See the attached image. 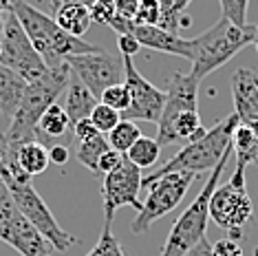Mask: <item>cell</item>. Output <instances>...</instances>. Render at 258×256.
I'll use <instances>...</instances> for the list:
<instances>
[{"label":"cell","instance_id":"cell-1","mask_svg":"<svg viewBox=\"0 0 258 256\" xmlns=\"http://www.w3.org/2000/svg\"><path fill=\"white\" fill-rule=\"evenodd\" d=\"M71 80V69L64 62L55 69H49L42 78L27 84L22 102L16 115L9 119V128L3 133L9 148H18L22 144L38 142V121L46 113V108L53 106L57 97L67 91Z\"/></svg>","mask_w":258,"mask_h":256},{"label":"cell","instance_id":"cell-2","mask_svg":"<svg viewBox=\"0 0 258 256\" xmlns=\"http://www.w3.org/2000/svg\"><path fill=\"white\" fill-rule=\"evenodd\" d=\"M0 174H3V179H5V183H7L11 197H14V203L18 206V210L25 214V219L29 223L46 238V243H49L55 252H67V249H71L75 243H78V238L73 234H69L55 221L53 212L49 210L44 199L38 195V190L33 188L31 177L18 166L16 155L11 148H9V155L5 157V161H0Z\"/></svg>","mask_w":258,"mask_h":256},{"label":"cell","instance_id":"cell-3","mask_svg":"<svg viewBox=\"0 0 258 256\" xmlns=\"http://www.w3.org/2000/svg\"><path fill=\"white\" fill-rule=\"evenodd\" d=\"M11 11L20 20L31 44L36 46V51L42 55V60L46 62L49 69L64 64L69 55H82V53H95V51H99L97 44L84 42L82 38H73L71 33H67L55 22V18H51L49 14L36 9L27 0H14Z\"/></svg>","mask_w":258,"mask_h":256},{"label":"cell","instance_id":"cell-4","mask_svg":"<svg viewBox=\"0 0 258 256\" xmlns=\"http://www.w3.org/2000/svg\"><path fill=\"white\" fill-rule=\"evenodd\" d=\"M236 126H238L236 115L234 113L227 115L214 128H210L201 139L185 144L177 155H172L159 168H155L148 177H144L142 188H150V183H155L157 179H161L163 174L170 172H195V174L212 172L221 164L223 157L232 150V135Z\"/></svg>","mask_w":258,"mask_h":256},{"label":"cell","instance_id":"cell-5","mask_svg":"<svg viewBox=\"0 0 258 256\" xmlns=\"http://www.w3.org/2000/svg\"><path fill=\"white\" fill-rule=\"evenodd\" d=\"M256 40V25L247 27H236L230 20L221 18L216 25H212L208 31L201 36L192 38V69L190 75L197 78L199 82L205 80L210 73L227 64L236 53L245 49V46L254 44Z\"/></svg>","mask_w":258,"mask_h":256},{"label":"cell","instance_id":"cell-6","mask_svg":"<svg viewBox=\"0 0 258 256\" xmlns=\"http://www.w3.org/2000/svg\"><path fill=\"white\" fill-rule=\"evenodd\" d=\"M234 153V148L221 159V164L210 172V177L205 179V185L199 192V197L190 206L183 210V214L174 221L172 230L166 238L161 247L159 256H185L197 243H201L205 238V232H208V221H210V199H212L216 185H219L223 170H225L227 161Z\"/></svg>","mask_w":258,"mask_h":256},{"label":"cell","instance_id":"cell-7","mask_svg":"<svg viewBox=\"0 0 258 256\" xmlns=\"http://www.w3.org/2000/svg\"><path fill=\"white\" fill-rule=\"evenodd\" d=\"M245 164L236 161L232 179L216 185L210 199V219L227 232H243V228L254 219V203L245 188Z\"/></svg>","mask_w":258,"mask_h":256},{"label":"cell","instance_id":"cell-8","mask_svg":"<svg viewBox=\"0 0 258 256\" xmlns=\"http://www.w3.org/2000/svg\"><path fill=\"white\" fill-rule=\"evenodd\" d=\"M199 177L195 172H170L150 183V192L144 201L142 212L133 221V232L135 234H144L150 230L155 221L163 219L166 214L177 210V206L185 199L187 190H190L192 181Z\"/></svg>","mask_w":258,"mask_h":256},{"label":"cell","instance_id":"cell-9","mask_svg":"<svg viewBox=\"0 0 258 256\" xmlns=\"http://www.w3.org/2000/svg\"><path fill=\"white\" fill-rule=\"evenodd\" d=\"M0 64L18 73L27 82H33L49 71L46 62L31 44L14 11H7V20H5V31L0 38Z\"/></svg>","mask_w":258,"mask_h":256},{"label":"cell","instance_id":"cell-10","mask_svg":"<svg viewBox=\"0 0 258 256\" xmlns=\"http://www.w3.org/2000/svg\"><path fill=\"white\" fill-rule=\"evenodd\" d=\"M64 62L69 64L71 73L97 100L102 97V93L106 89L124 82V57L110 55L104 49L95 51V53L69 55Z\"/></svg>","mask_w":258,"mask_h":256},{"label":"cell","instance_id":"cell-11","mask_svg":"<svg viewBox=\"0 0 258 256\" xmlns=\"http://www.w3.org/2000/svg\"><path fill=\"white\" fill-rule=\"evenodd\" d=\"M124 84L128 89V95H131V106H128L126 113H121V119L159 124L163 106H166V91L150 84L137 71L133 57H124Z\"/></svg>","mask_w":258,"mask_h":256},{"label":"cell","instance_id":"cell-12","mask_svg":"<svg viewBox=\"0 0 258 256\" xmlns=\"http://www.w3.org/2000/svg\"><path fill=\"white\" fill-rule=\"evenodd\" d=\"M142 170L135 164L126 159L115 168L113 172H108L102 179V195H104V223L110 225L117 208L131 206L137 212H142L144 201H139V190H142Z\"/></svg>","mask_w":258,"mask_h":256},{"label":"cell","instance_id":"cell-13","mask_svg":"<svg viewBox=\"0 0 258 256\" xmlns=\"http://www.w3.org/2000/svg\"><path fill=\"white\" fill-rule=\"evenodd\" d=\"M117 36L121 33H128L137 40L142 46L152 51H161V53L168 55H177V57H185L190 60L192 57V44L190 40L177 36V33H170L166 29L157 27V25H135L133 20H124L119 16H115V20L108 25Z\"/></svg>","mask_w":258,"mask_h":256},{"label":"cell","instance_id":"cell-14","mask_svg":"<svg viewBox=\"0 0 258 256\" xmlns=\"http://www.w3.org/2000/svg\"><path fill=\"white\" fill-rule=\"evenodd\" d=\"M234 115L240 124L258 128V75L251 69H236L232 75Z\"/></svg>","mask_w":258,"mask_h":256},{"label":"cell","instance_id":"cell-15","mask_svg":"<svg viewBox=\"0 0 258 256\" xmlns=\"http://www.w3.org/2000/svg\"><path fill=\"white\" fill-rule=\"evenodd\" d=\"M0 241H5L22 256H51V252H53V247L46 243V238L29 223L20 210L14 214V219L9 221V225L0 234Z\"/></svg>","mask_w":258,"mask_h":256},{"label":"cell","instance_id":"cell-16","mask_svg":"<svg viewBox=\"0 0 258 256\" xmlns=\"http://www.w3.org/2000/svg\"><path fill=\"white\" fill-rule=\"evenodd\" d=\"M97 104H99L97 97L71 73V80H69L67 86V100H64V110H67L69 119H71V128L82 119H89Z\"/></svg>","mask_w":258,"mask_h":256},{"label":"cell","instance_id":"cell-17","mask_svg":"<svg viewBox=\"0 0 258 256\" xmlns=\"http://www.w3.org/2000/svg\"><path fill=\"white\" fill-rule=\"evenodd\" d=\"M27 80H22L18 73H14L11 69L0 64V113L5 117H14L18 110L22 95L27 91Z\"/></svg>","mask_w":258,"mask_h":256},{"label":"cell","instance_id":"cell-18","mask_svg":"<svg viewBox=\"0 0 258 256\" xmlns=\"http://www.w3.org/2000/svg\"><path fill=\"white\" fill-rule=\"evenodd\" d=\"M11 150H14L18 166L29 174V177L42 174L46 168L51 166L49 148H46L42 142H29V144H22V146L11 148Z\"/></svg>","mask_w":258,"mask_h":256},{"label":"cell","instance_id":"cell-19","mask_svg":"<svg viewBox=\"0 0 258 256\" xmlns=\"http://www.w3.org/2000/svg\"><path fill=\"white\" fill-rule=\"evenodd\" d=\"M55 22L60 25L67 33H71L73 38H82L91 27V9L82 7V5H62L55 11Z\"/></svg>","mask_w":258,"mask_h":256},{"label":"cell","instance_id":"cell-20","mask_svg":"<svg viewBox=\"0 0 258 256\" xmlns=\"http://www.w3.org/2000/svg\"><path fill=\"white\" fill-rule=\"evenodd\" d=\"M71 131V119H69L67 110L60 104H53V106L46 108V113L40 117L38 121V142H42V135L49 139H57Z\"/></svg>","mask_w":258,"mask_h":256},{"label":"cell","instance_id":"cell-21","mask_svg":"<svg viewBox=\"0 0 258 256\" xmlns=\"http://www.w3.org/2000/svg\"><path fill=\"white\" fill-rule=\"evenodd\" d=\"M192 0H159V9H161V16H159V25L161 29H166L170 33H177L179 36V29L190 25V18H185L183 11L187 9Z\"/></svg>","mask_w":258,"mask_h":256},{"label":"cell","instance_id":"cell-22","mask_svg":"<svg viewBox=\"0 0 258 256\" xmlns=\"http://www.w3.org/2000/svg\"><path fill=\"white\" fill-rule=\"evenodd\" d=\"M159 155H161L159 142L152 137L142 135L137 142H135V146L126 153V159L137 166L139 170H144V168H152V166L159 164Z\"/></svg>","mask_w":258,"mask_h":256},{"label":"cell","instance_id":"cell-23","mask_svg":"<svg viewBox=\"0 0 258 256\" xmlns=\"http://www.w3.org/2000/svg\"><path fill=\"white\" fill-rule=\"evenodd\" d=\"M232 148L236 153V161L240 164L249 166L254 164V157H256V128L245 126L238 121V126L234 128V135H232Z\"/></svg>","mask_w":258,"mask_h":256},{"label":"cell","instance_id":"cell-24","mask_svg":"<svg viewBox=\"0 0 258 256\" xmlns=\"http://www.w3.org/2000/svg\"><path fill=\"white\" fill-rule=\"evenodd\" d=\"M110 148L108 139L104 135H97L93 139H86V142H78V150H75V157L82 166H86L93 174H97V161L106 150Z\"/></svg>","mask_w":258,"mask_h":256},{"label":"cell","instance_id":"cell-25","mask_svg":"<svg viewBox=\"0 0 258 256\" xmlns=\"http://www.w3.org/2000/svg\"><path fill=\"white\" fill-rule=\"evenodd\" d=\"M142 137V131H139V126H135V121H128V119H121L119 124H117L113 131L108 133V144L110 148L117 150V153L126 155L128 150L135 146V142Z\"/></svg>","mask_w":258,"mask_h":256},{"label":"cell","instance_id":"cell-26","mask_svg":"<svg viewBox=\"0 0 258 256\" xmlns=\"http://www.w3.org/2000/svg\"><path fill=\"white\" fill-rule=\"evenodd\" d=\"M91 121L102 135H108V133L121 121V113H117L115 108H110V106H106V104L99 102L91 113Z\"/></svg>","mask_w":258,"mask_h":256},{"label":"cell","instance_id":"cell-27","mask_svg":"<svg viewBox=\"0 0 258 256\" xmlns=\"http://www.w3.org/2000/svg\"><path fill=\"white\" fill-rule=\"evenodd\" d=\"M221 5V18L230 20L236 27H247V7L249 0H219Z\"/></svg>","mask_w":258,"mask_h":256},{"label":"cell","instance_id":"cell-28","mask_svg":"<svg viewBox=\"0 0 258 256\" xmlns=\"http://www.w3.org/2000/svg\"><path fill=\"white\" fill-rule=\"evenodd\" d=\"M86 256H124L121 243L117 241V236L110 232V225L104 223V230H102V236H99L97 245L93 247Z\"/></svg>","mask_w":258,"mask_h":256},{"label":"cell","instance_id":"cell-29","mask_svg":"<svg viewBox=\"0 0 258 256\" xmlns=\"http://www.w3.org/2000/svg\"><path fill=\"white\" fill-rule=\"evenodd\" d=\"M99 102L115 108L117 113H126L128 106H131V95H128L126 84L121 82V84H115V86H110V89H106L102 93V97H99Z\"/></svg>","mask_w":258,"mask_h":256},{"label":"cell","instance_id":"cell-30","mask_svg":"<svg viewBox=\"0 0 258 256\" xmlns=\"http://www.w3.org/2000/svg\"><path fill=\"white\" fill-rule=\"evenodd\" d=\"M159 0H139L137 16H135V25H159Z\"/></svg>","mask_w":258,"mask_h":256},{"label":"cell","instance_id":"cell-31","mask_svg":"<svg viewBox=\"0 0 258 256\" xmlns=\"http://www.w3.org/2000/svg\"><path fill=\"white\" fill-rule=\"evenodd\" d=\"M117 16L115 0H97L91 7V20L99 22V25H110Z\"/></svg>","mask_w":258,"mask_h":256},{"label":"cell","instance_id":"cell-32","mask_svg":"<svg viewBox=\"0 0 258 256\" xmlns=\"http://www.w3.org/2000/svg\"><path fill=\"white\" fill-rule=\"evenodd\" d=\"M121 161H124V155L117 153V150H113V148H108L106 153L99 157V161H97V177H99V174H104V177H106L108 172H113L115 168H119Z\"/></svg>","mask_w":258,"mask_h":256},{"label":"cell","instance_id":"cell-33","mask_svg":"<svg viewBox=\"0 0 258 256\" xmlns=\"http://www.w3.org/2000/svg\"><path fill=\"white\" fill-rule=\"evenodd\" d=\"M210 256H243V249L234 238L225 236V238H219L212 247H210Z\"/></svg>","mask_w":258,"mask_h":256},{"label":"cell","instance_id":"cell-34","mask_svg":"<svg viewBox=\"0 0 258 256\" xmlns=\"http://www.w3.org/2000/svg\"><path fill=\"white\" fill-rule=\"evenodd\" d=\"M71 131H73V137L78 139V142H86V139H93V137L102 135V133H99L97 128L93 126L91 117L89 119H82V121H78V124H73Z\"/></svg>","mask_w":258,"mask_h":256},{"label":"cell","instance_id":"cell-35","mask_svg":"<svg viewBox=\"0 0 258 256\" xmlns=\"http://www.w3.org/2000/svg\"><path fill=\"white\" fill-rule=\"evenodd\" d=\"M117 49H119V53L124 57H133V55L139 53L142 44H139L133 36H128V33H121V36L117 38Z\"/></svg>","mask_w":258,"mask_h":256},{"label":"cell","instance_id":"cell-36","mask_svg":"<svg viewBox=\"0 0 258 256\" xmlns=\"http://www.w3.org/2000/svg\"><path fill=\"white\" fill-rule=\"evenodd\" d=\"M115 7H117V16L124 20H135L137 16V7H139V0H115Z\"/></svg>","mask_w":258,"mask_h":256},{"label":"cell","instance_id":"cell-37","mask_svg":"<svg viewBox=\"0 0 258 256\" xmlns=\"http://www.w3.org/2000/svg\"><path fill=\"white\" fill-rule=\"evenodd\" d=\"M69 157H71V153H69V148L64 146V144H53V146L49 148V159H51V164H55V166H67Z\"/></svg>","mask_w":258,"mask_h":256},{"label":"cell","instance_id":"cell-38","mask_svg":"<svg viewBox=\"0 0 258 256\" xmlns=\"http://www.w3.org/2000/svg\"><path fill=\"white\" fill-rule=\"evenodd\" d=\"M97 0H62V5H82V7H86V9H91Z\"/></svg>","mask_w":258,"mask_h":256},{"label":"cell","instance_id":"cell-39","mask_svg":"<svg viewBox=\"0 0 258 256\" xmlns=\"http://www.w3.org/2000/svg\"><path fill=\"white\" fill-rule=\"evenodd\" d=\"M7 155H9V146H7V142H5L3 133H0V161H5V157Z\"/></svg>","mask_w":258,"mask_h":256},{"label":"cell","instance_id":"cell-40","mask_svg":"<svg viewBox=\"0 0 258 256\" xmlns=\"http://www.w3.org/2000/svg\"><path fill=\"white\" fill-rule=\"evenodd\" d=\"M11 5H14V0H0V14L3 11H11Z\"/></svg>","mask_w":258,"mask_h":256},{"label":"cell","instance_id":"cell-41","mask_svg":"<svg viewBox=\"0 0 258 256\" xmlns=\"http://www.w3.org/2000/svg\"><path fill=\"white\" fill-rule=\"evenodd\" d=\"M9 188H7V183H5V179H3V174H0V197L3 195H7Z\"/></svg>","mask_w":258,"mask_h":256},{"label":"cell","instance_id":"cell-42","mask_svg":"<svg viewBox=\"0 0 258 256\" xmlns=\"http://www.w3.org/2000/svg\"><path fill=\"white\" fill-rule=\"evenodd\" d=\"M60 7H62V0H51V9H53V14H55V11L60 9Z\"/></svg>","mask_w":258,"mask_h":256},{"label":"cell","instance_id":"cell-43","mask_svg":"<svg viewBox=\"0 0 258 256\" xmlns=\"http://www.w3.org/2000/svg\"><path fill=\"white\" fill-rule=\"evenodd\" d=\"M5 20H7V16L0 14V38H3V31H5Z\"/></svg>","mask_w":258,"mask_h":256},{"label":"cell","instance_id":"cell-44","mask_svg":"<svg viewBox=\"0 0 258 256\" xmlns=\"http://www.w3.org/2000/svg\"><path fill=\"white\" fill-rule=\"evenodd\" d=\"M254 44H256V49H258V25H256V40H254Z\"/></svg>","mask_w":258,"mask_h":256}]
</instances>
